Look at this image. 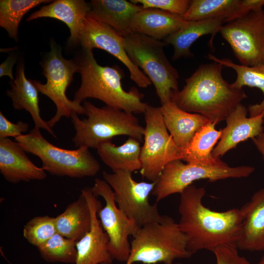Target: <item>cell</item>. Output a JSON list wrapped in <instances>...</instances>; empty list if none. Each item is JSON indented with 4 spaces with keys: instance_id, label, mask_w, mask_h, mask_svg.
Listing matches in <instances>:
<instances>
[{
    "instance_id": "ffe728a7",
    "label": "cell",
    "mask_w": 264,
    "mask_h": 264,
    "mask_svg": "<svg viewBox=\"0 0 264 264\" xmlns=\"http://www.w3.org/2000/svg\"><path fill=\"white\" fill-rule=\"evenodd\" d=\"M89 9V3L83 0H56L32 13L26 21L51 18L64 22L70 30L68 42L73 45L79 43L80 34Z\"/></svg>"
},
{
    "instance_id": "d6a6232c",
    "label": "cell",
    "mask_w": 264,
    "mask_h": 264,
    "mask_svg": "<svg viewBox=\"0 0 264 264\" xmlns=\"http://www.w3.org/2000/svg\"><path fill=\"white\" fill-rule=\"evenodd\" d=\"M140 3L143 8H153L166 11L182 16L187 12L191 0H131Z\"/></svg>"
},
{
    "instance_id": "7a4b0ae2",
    "label": "cell",
    "mask_w": 264,
    "mask_h": 264,
    "mask_svg": "<svg viewBox=\"0 0 264 264\" xmlns=\"http://www.w3.org/2000/svg\"><path fill=\"white\" fill-rule=\"evenodd\" d=\"M223 66L214 62L200 65L185 80L183 88L173 94L171 101L182 110L199 114L216 124L225 120L247 95L223 78Z\"/></svg>"
},
{
    "instance_id": "74e56055",
    "label": "cell",
    "mask_w": 264,
    "mask_h": 264,
    "mask_svg": "<svg viewBox=\"0 0 264 264\" xmlns=\"http://www.w3.org/2000/svg\"><path fill=\"white\" fill-rule=\"evenodd\" d=\"M257 264H264V255L262 256Z\"/></svg>"
},
{
    "instance_id": "d4e9b609",
    "label": "cell",
    "mask_w": 264,
    "mask_h": 264,
    "mask_svg": "<svg viewBox=\"0 0 264 264\" xmlns=\"http://www.w3.org/2000/svg\"><path fill=\"white\" fill-rule=\"evenodd\" d=\"M102 161L112 172L127 171L133 172L141 168L140 141L129 137L121 145L115 146L111 141L103 142L97 148Z\"/></svg>"
},
{
    "instance_id": "484cf974",
    "label": "cell",
    "mask_w": 264,
    "mask_h": 264,
    "mask_svg": "<svg viewBox=\"0 0 264 264\" xmlns=\"http://www.w3.org/2000/svg\"><path fill=\"white\" fill-rule=\"evenodd\" d=\"M57 232L76 242L82 239L90 229L91 216L85 196L81 193L75 201L55 218Z\"/></svg>"
},
{
    "instance_id": "d6986e66",
    "label": "cell",
    "mask_w": 264,
    "mask_h": 264,
    "mask_svg": "<svg viewBox=\"0 0 264 264\" xmlns=\"http://www.w3.org/2000/svg\"><path fill=\"white\" fill-rule=\"evenodd\" d=\"M87 17L104 23L122 36L132 33L135 14L143 7L126 0H92Z\"/></svg>"
},
{
    "instance_id": "277c9868",
    "label": "cell",
    "mask_w": 264,
    "mask_h": 264,
    "mask_svg": "<svg viewBox=\"0 0 264 264\" xmlns=\"http://www.w3.org/2000/svg\"><path fill=\"white\" fill-rule=\"evenodd\" d=\"M83 106L87 118L80 119L76 113L71 116L75 130L72 141L76 147L97 149L99 144L119 135L142 141L145 128L133 114L107 105L99 108L87 101Z\"/></svg>"
},
{
    "instance_id": "ba28073f",
    "label": "cell",
    "mask_w": 264,
    "mask_h": 264,
    "mask_svg": "<svg viewBox=\"0 0 264 264\" xmlns=\"http://www.w3.org/2000/svg\"><path fill=\"white\" fill-rule=\"evenodd\" d=\"M50 47V51L40 63L46 83L31 81L39 92L49 97L56 105V114L46 121L52 128L63 117H71L75 113L85 114V109L81 104L70 100L66 94L67 87L73 81L74 74L78 72L76 61L64 58L61 49L54 42H51Z\"/></svg>"
},
{
    "instance_id": "4316f807",
    "label": "cell",
    "mask_w": 264,
    "mask_h": 264,
    "mask_svg": "<svg viewBox=\"0 0 264 264\" xmlns=\"http://www.w3.org/2000/svg\"><path fill=\"white\" fill-rule=\"evenodd\" d=\"M242 0H192L182 17L185 21L222 18L225 23L245 15Z\"/></svg>"
},
{
    "instance_id": "8fae6325",
    "label": "cell",
    "mask_w": 264,
    "mask_h": 264,
    "mask_svg": "<svg viewBox=\"0 0 264 264\" xmlns=\"http://www.w3.org/2000/svg\"><path fill=\"white\" fill-rule=\"evenodd\" d=\"M132 173L127 171L112 173L104 171L103 176L113 192L118 207L139 227L160 222L163 215L159 214L156 203L151 204L149 199L155 182L136 181Z\"/></svg>"
},
{
    "instance_id": "9c48e42d",
    "label": "cell",
    "mask_w": 264,
    "mask_h": 264,
    "mask_svg": "<svg viewBox=\"0 0 264 264\" xmlns=\"http://www.w3.org/2000/svg\"><path fill=\"white\" fill-rule=\"evenodd\" d=\"M255 171L250 166H229L221 162L213 165L183 163L175 160L167 164L155 181L152 195L156 202L174 194H180L196 180L208 179L211 182L227 178L246 177Z\"/></svg>"
},
{
    "instance_id": "3957f363",
    "label": "cell",
    "mask_w": 264,
    "mask_h": 264,
    "mask_svg": "<svg viewBox=\"0 0 264 264\" xmlns=\"http://www.w3.org/2000/svg\"><path fill=\"white\" fill-rule=\"evenodd\" d=\"M92 50L83 49L75 60L81 83L75 93L74 100L81 104L87 98H95L107 106L127 112L144 113L148 105L142 101L144 94L135 87L125 90L121 82L123 71L117 66H100Z\"/></svg>"
},
{
    "instance_id": "cb8c5ba5",
    "label": "cell",
    "mask_w": 264,
    "mask_h": 264,
    "mask_svg": "<svg viewBox=\"0 0 264 264\" xmlns=\"http://www.w3.org/2000/svg\"><path fill=\"white\" fill-rule=\"evenodd\" d=\"M10 85L11 89L7 90L6 92L12 100L14 109L25 110L30 114L35 128L45 130L53 137L57 138L52 128L41 117L39 106V91L31 80L26 78L22 62L21 61L18 65L16 77L14 80H11Z\"/></svg>"
},
{
    "instance_id": "9a60e30c",
    "label": "cell",
    "mask_w": 264,
    "mask_h": 264,
    "mask_svg": "<svg viewBox=\"0 0 264 264\" xmlns=\"http://www.w3.org/2000/svg\"><path fill=\"white\" fill-rule=\"evenodd\" d=\"M81 193L86 198L90 208L91 226L90 230L76 242L77 257L74 264H111L113 259L108 250L109 238L97 218L102 204L91 188H84Z\"/></svg>"
},
{
    "instance_id": "f1b7e54d",
    "label": "cell",
    "mask_w": 264,
    "mask_h": 264,
    "mask_svg": "<svg viewBox=\"0 0 264 264\" xmlns=\"http://www.w3.org/2000/svg\"><path fill=\"white\" fill-rule=\"evenodd\" d=\"M207 58L223 66L231 68L236 71V79L231 84L233 87L242 89L244 86H248L261 89L264 94L263 100L259 104L249 105L248 111L250 116H255L261 114L264 110V65L255 66L238 65L230 59H219L210 53L208 54Z\"/></svg>"
},
{
    "instance_id": "83f0119b",
    "label": "cell",
    "mask_w": 264,
    "mask_h": 264,
    "mask_svg": "<svg viewBox=\"0 0 264 264\" xmlns=\"http://www.w3.org/2000/svg\"><path fill=\"white\" fill-rule=\"evenodd\" d=\"M216 125L210 122L195 134L189 145L181 150L182 160L202 165H213L222 161L212 155L214 146L221 133V130L216 129Z\"/></svg>"
},
{
    "instance_id": "8992f818",
    "label": "cell",
    "mask_w": 264,
    "mask_h": 264,
    "mask_svg": "<svg viewBox=\"0 0 264 264\" xmlns=\"http://www.w3.org/2000/svg\"><path fill=\"white\" fill-rule=\"evenodd\" d=\"M15 139L26 153L39 157L42 168L52 175L82 178L93 176L100 169L88 148L66 150L55 146L43 137L40 129L35 127Z\"/></svg>"
},
{
    "instance_id": "d590c367",
    "label": "cell",
    "mask_w": 264,
    "mask_h": 264,
    "mask_svg": "<svg viewBox=\"0 0 264 264\" xmlns=\"http://www.w3.org/2000/svg\"><path fill=\"white\" fill-rule=\"evenodd\" d=\"M16 62V57L9 55L0 65V77L8 76L11 80L15 78L12 73L13 67Z\"/></svg>"
},
{
    "instance_id": "7402d4cb",
    "label": "cell",
    "mask_w": 264,
    "mask_h": 264,
    "mask_svg": "<svg viewBox=\"0 0 264 264\" xmlns=\"http://www.w3.org/2000/svg\"><path fill=\"white\" fill-rule=\"evenodd\" d=\"M186 22L182 16L166 11L142 8L135 14L132 29L133 33L161 41L179 30Z\"/></svg>"
},
{
    "instance_id": "2e32d148",
    "label": "cell",
    "mask_w": 264,
    "mask_h": 264,
    "mask_svg": "<svg viewBox=\"0 0 264 264\" xmlns=\"http://www.w3.org/2000/svg\"><path fill=\"white\" fill-rule=\"evenodd\" d=\"M247 111L241 103L226 118V126L220 130L221 136L212 152L215 158H220L240 143L264 132L263 114L247 117Z\"/></svg>"
},
{
    "instance_id": "52a82bcc",
    "label": "cell",
    "mask_w": 264,
    "mask_h": 264,
    "mask_svg": "<svg viewBox=\"0 0 264 264\" xmlns=\"http://www.w3.org/2000/svg\"><path fill=\"white\" fill-rule=\"evenodd\" d=\"M124 38L128 55L153 84L161 104L171 101L173 94L179 90V76L165 53L166 44L137 33Z\"/></svg>"
},
{
    "instance_id": "5b68a950",
    "label": "cell",
    "mask_w": 264,
    "mask_h": 264,
    "mask_svg": "<svg viewBox=\"0 0 264 264\" xmlns=\"http://www.w3.org/2000/svg\"><path fill=\"white\" fill-rule=\"evenodd\" d=\"M132 238L126 264H173L176 259L192 255L187 249L186 236L178 222L168 216L163 215L160 222L140 227Z\"/></svg>"
},
{
    "instance_id": "e0dca14e",
    "label": "cell",
    "mask_w": 264,
    "mask_h": 264,
    "mask_svg": "<svg viewBox=\"0 0 264 264\" xmlns=\"http://www.w3.org/2000/svg\"><path fill=\"white\" fill-rule=\"evenodd\" d=\"M25 153L17 142L8 138L0 139V172L8 182L17 183L46 177V171L36 166Z\"/></svg>"
},
{
    "instance_id": "1f68e13d",
    "label": "cell",
    "mask_w": 264,
    "mask_h": 264,
    "mask_svg": "<svg viewBox=\"0 0 264 264\" xmlns=\"http://www.w3.org/2000/svg\"><path fill=\"white\" fill-rule=\"evenodd\" d=\"M56 233L55 218L48 216L32 218L25 224L23 229L24 238L29 243L37 247Z\"/></svg>"
},
{
    "instance_id": "8d00e7d4",
    "label": "cell",
    "mask_w": 264,
    "mask_h": 264,
    "mask_svg": "<svg viewBox=\"0 0 264 264\" xmlns=\"http://www.w3.org/2000/svg\"><path fill=\"white\" fill-rule=\"evenodd\" d=\"M256 148L262 155L264 161V132L258 136L252 139Z\"/></svg>"
},
{
    "instance_id": "4fadbf2b",
    "label": "cell",
    "mask_w": 264,
    "mask_h": 264,
    "mask_svg": "<svg viewBox=\"0 0 264 264\" xmlns=\"http://www.w3.org/2000/svg\"><path fill=\"white\" fill-rule=\"evenodd\" d=\"M91 189L96 196L101 197L105 201V205L97 214L109 238V252L113 260L126 262L131 252L129 238L140 227L118 207L113 192L105 180L95 179Z\"/></svg>"
},
{
    "instance_id": "f35d334b",
    "label": "cell",
    "mask_w": 264,
    "mask_h": 264,
    "mask_svg": "<svg viewBox=\"0 0 264 264\" xmlns=\"http://www.w3.org/2000/svg\"><path fill=\"white\" fill-rule=\"evenodd\" d=\"M262 113L263 114V117L264 118V110L263 111Z\"/></svg>"
},
{
    "instance_id": "5bb4252c",
    "label": "cell",
    "mask_w": 264,
    "mask_h": 264,
    "mask_svg": "<svg viewBox=\"0 0 264 264\" xmlns=\"http://www.w3.org/2000/svg\"><path fill=\"white\" fill-rule=\"evenodd\" d=\"M78 44L82 49L93 50L96 48L111 54L126 66L131 79L139 87L146 88L152 84L130 59L125 49L124 37L109 25L87 17L80 34Z\"/></svg>"
},
{
    "instance_id": "603a6c76",
    "label": "cell",
    "mask_w": 264,
    "mask_h": 264,
    "mask_svg": "<svg viewBox=\"0 0 264 264\" xmlns=\"http://www.w3.org/2000/svg\"><path fill=\"white\" fill-rule=\"evenodd\" d=\"M225 23L222 18H214L199 21H186L185 24L177 31L164 40L166 44H171L174 48L173 61L181 58L191 57L190 51L193 44L201 36L211 34V45L214 36Z\"/></svg>"
},
{
    "instance_id": "44dd1931",
    "label": "cell",
    "mask_w": 264,
    "mask_h": 264,
    "mask_svg": "<svg viewBox=\"0 0 264 264\" xmlns=\"http://www.w3.org/2000/svg\"><path fill=\"white\" fill-rule=\"evenodd\" d=\"M159 109L168 131L181 150L189 145L198 131L211 122L199 114L182 110L171 101Z\"/></svg>"
},
{
    "instance_id": "4dcf8cb0",
    "label": "cell",
    "mask_w": 264,
    "mask_h": 264,
    "mask_svg": "<svg viewBox=\"0 0 264 264\" xmlns=\"http://www.w3.org/2000/svg\"><path fill=\"white\" fill-rule=\"evenodd\" d=\"M76 242L56 233L38 246L43 259L49 263L74 264L77 257Z\"/></svg>"
},
{
    "instance_id": "e575fe53",
    "label": "cell",
    "mask_w": 264,
    "mask_h": 264,
    "mask_svg": "<svg viewBox=\"0 0 264 264\" xmlns=\"http://www.w3.org/2000/svg\"><path fill=\"white\" fill-rule=\"evenodd\" d=\"M28 128L27 123L22 121H19L16 123H12L0 112V139L8 137L16 138L27 132Z\"/></svg>"
},
{
    "instance_id": "ac0fdd59",
    "label": "cell",
    "mask_w": 264,
    "mask_h": 264,
    "mask_svg": "<svg viewBox=\"0 0 264 264\" xmlns=\"http://www.w3.org/2000/svg\"><path fill=\"white\" fill-rule=\"evenodd\" d=\"M240 209L243 220L237 248L264 251V187L255 192Z\"/></svg>"
},
{
    "instance_id": "836d02e7",
    "label": "cell",
    "mask_w": 264,
    "mask_h": 264,
    "mask_svg": "<svg viewBox=\"0 0 264 264\" xmlns=\"http://www.w3.org/2000/svg\"><path fill=\"white\" fill-rule=\"evenodd\" d=\"M236 247L222 245L212 252L216 259V264H251L244 257L240 256Z\"/></svg>"
},
{
    "instance_id": "30bf717a",
    "label": "cell",
    "mask_w": 264,
    "mask_h": 264,
    "mask_svg": "<svg viewBox=\"0 0 264 264\" xmlns=\"http://www.w3.org/2000/svg\"><path fill=\"white\" fill-rule=\"evenodd\" d=\"M144 114L146 126L140 153V173L143 177L155 182L167 164L182 160V155L168 133L159 107L148 105Z\"/></svg>"
},
{
    "instance_id": "6da1fadb",
    "label": "cell",
    "mask_w": 264,
    "mask_h": 264,
    "mask_svg": "<svg viewBox=\"0 0 264 264\" xmlns=\"http://www.w3.org/2000/svg\"><path fill=\"white\" fill-rule=\"evenodd\" d=\"M204 187L191 185L180 194L178 222L187 238V249L193 255L205 249L212 251L226 245L237 247L243 217L240 209L223 212L204 205Z\"/></svg>"
},
{
    "instance_id": "7c38bea8",
    "label": "cell",
    "mask_w": 264,
    "mask_h": 264,
    "mask_svg": "<svg viewBox=\"0 0 264 264\" xmlns=\"http://www.w3.org/2000/svg\"><path fill=\"white\" fill-rule=\"evenodd\" d=\"M241 65H264V11H252L224 23L220 30Z\"/></svg>"
},
{
    "instance_id": "f546056e",
    "label": "cell",
    "mask_w": 264,
    "mask_h": 264,
    "mask_svg": "<svg viewBox=\"0 0 264 264\" xmlns=\"http://www.w3.org/2000/svg\"><path fill=\"white\" fill-rule=\"evenodd\" d=\"M48 0H0V26L10 38L18 41V28L23 16L30 9Z\"/></svg>"
}]
</instances>
